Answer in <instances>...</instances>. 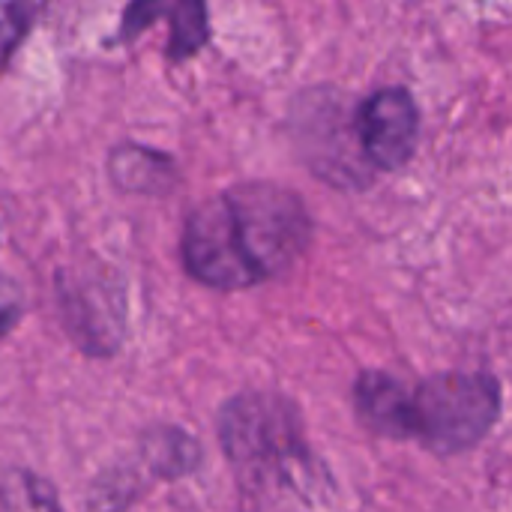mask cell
Segmentation results:
<instances>
[{"label": "cell", "mask_w": 512, "mask_h": 512, "mask_svg": "<svg viewBox=\"0 0 512 512\" xmlns=\"http://www.w3.org/2000/svg\"><path fill=\"white\" fill-rule=\"evenodd\" d=\"M156 21H168L171 39L165 51L171 60L195 54L210 36L207 0H132L120 21V39H132Z\"/></svg>", "instance_id": "5"}, {"label": "cell", "mask_w": 512, "mask_h": 512, "mask_svg": "<svg viewBox=\"0 0 512 512\" xmlns=\"http://www.w3.org/2000/svg\"><path fill=\"white\" fill-rule=\"evenodd\" d=\"M15 315H18V303H12V300H3V297H0V333L15 321Z\"/></svg>", "instance_id": "9"}, {"label": "cell", "mask_w": 512, "mask_h": 512, "mask_svg": "<svg viewBox=\"0 0 512 512\" xmlns=\"http://www.w3.org/2000/svg\"><path fill=\"white\" fill-rule=\"evenodd\" d=\"M420 114L408 90L384 87L369 96L357 114V138L366 159L378 171L402 168L417 147Z\"/></svg>", "instance_id": "4"}, {"label": "cell", "mask_w": 512, "mask_h": 512, "mask_svg": "<svg viewBox=\"0 0 512 512\" xmlns=\"http://www.w3.org/2000/svg\"><path fill=\"white\" fill-rule=\"evenodd\" d=\"M24 30V3L21 0H0V63L15 45Z\"/></svg>", "instance_id": "8"}, {"label": "cell", "mask_w": 512, "mask_h": 512, "mask_svg": "<svg viewBox=\"0 0 512 512\" xmlns=\"http://www.w3.org/2000/svg\"><path fill=\"white\" fill-rule=\"evenodd\" d=\"M111 174H114V183L129 192H156L168 186L171 162L156 150L120 147L111 156Z\"/></svg>", "instance_id": "7"}, {"label": "cell", "mask_w": 512, "mask_h": 512, "mask_svg": "<svg viewBox=\"0 0 512 512\" xmlns=\"http://www.w3.org/2000/svg\"><path fill=\"white\" fill-rule=\"evenodd\" d=\"M405 399H408V387L384 372H366L354 387L357 414L372 432L384 438H402Z\"/></svg>", "instance_id": "6"}, {"label": "cell", "mask_w": 512, "mask_h": 512, "mask_svg": "<svg viewBox=\"0 0 512 512\" xmlns=\"http://www.w3.org/2000/svg\"><path fill=\"white\" fill-rule=\"evenodd\" d=\"M501 414V387L483 372L435 375L408 387L402 438H417L438 456L477 447Z\"/></svg>", "instance_id": "3"}, {"label": "cell", "mask_w": 512, "mask_h": 512, "mask_svg": "<svg viewBox=\"0 0 512 512\" xmlns=\"http://www.w3.org/2000/svg\"><path fill=\"white\" fill-rule=\"evenodd\" d=\"M219 435L249 492L309 501V492L318 489L321 468L306 447L303 423L291 402L270 393L237 396L222 408Z\"/></svg>", "instance_id": "2"}, {"label": "cell", "mask_w": 512, "mask_h": 512, "mask_svg": "<svg viewBox=\"0 0 512 512\" xmlns=\"http://www.w3.org/2000/svg\"><path fill=\"white\" fill-rule=\"evenodd\" d=\"M303 201L276 183H240L189 213L183 264L216 291H243L285 273L309 246Z\"/></svg>", "instance_id": "1"}]
</instances>
